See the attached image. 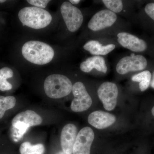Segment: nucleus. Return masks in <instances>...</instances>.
Instances as JSON below:
<instances>
[{
  "mask_svg": "<svg viewBox=\"0 0 154 154\" xmlns=\"http://www.w3.org/2000/svg\"><path fill=\"white\" fill-rule=\"evenodd\" d=\"M16 102L17 100L14 96H0V119L3 118L6 111L15 107Z\"/></svg>",
  "mask_w": 154,
  "mask_h": 154,
  "instance_id": "obj_18",
  "label": "nucleus"
},
{
  "mask_svg": "<svg viewBox=\"0 0 154 154\" xmlns=\"http://www.w3.org/2000/svg\"><path fill=\"white\" fill-rule=\"evenodd\" d=\"M152 88L154 89V77L152 80L151 84Z\"/></svg>",
  "mask_w": 154,
  "mask_h": 154,
  "instance_id": "obj_25",
  "label": "nucleus"
},
{
  "mask_svg": "<svg viewBox=\"0 0 154 154\" xmlns=\"http://www.w3.org/2000/svg\"><path fill=\"white\" fill-rule=\"evenodd\" d=\"M67 154L66 153H65L63 151H60L59 152H58L56 154Z\"/></svg>",
  "mask_w": 154,
  "mask_h": 154,
  "instance_id": "obj_26",
  "label": "nucleus"
},
{
  "mask_svg": "<svg viewBox=\"0 0 154 154\" xmlns=\"http://www.w3.org/2000/svg\"><path fill=\"white\" fill-rule=\"evenodd\" d=\"M80 68L82 71L86 73L90 72L94 69L104 73H106L107 71L105 59L100 56L88 58L81 63Z\"/></svg>",
  "mask_w": 154,
  "mask_h": 154,
  "instance_id": "obj_14",
  "label": "nucleus"
},
{
  "mask_svg": "<svg viewBox=\"0 0 154 154\" xmlns=\"http://www.w3.org/2000/svg\"><path fill=\"white\" fill-rule=\"evenodd\" d=\"M69 2L72 5H77V4L80 3V0H70Z\"/></svg>",
  "mask_w": 154,
  "mask_h": 154,
  "instance_id": "obj_24",
  "label": "nucleus"
},
{
  "mask_svg": "<svg viewBox=\"0 0 154 154\" xmlns=\"http://www.w3.org/2000/svg\"><path fill=\"white\" fill-rule=\"evenodd\" d=\"M116 120L115 116L102 110L94 111L88 116L89 124L97 129H102L109 127Z\"/></svg>",
  "mask_w": 154,
  "mask_h": 154,
  "instance_id": "obj_13",
  "label": "nucleus"
},
{
  "mask_svg": "<svg viewBox=\"0 0 154 154\" xmlns=\"http://www.w3.org/2000/svg\"><path fill=\"white\" fill-rule=\"evenodd\" d=\"M72 92L74 99L71 104V109L75 112L86 111L91 107L92 98L83 83L77 82L73 85Z\"/></svg>",
  "mask_w": 154,
  "mask_h": 154,
  "instance_id": "obj_5",
  "label": "nucleus"
},
{
  "mask_svg": "<svg viewBox=\"0 0 154 154\" xmlns=\"http://www.w3.org/2000/svg\"><path fill=\"white\" fill-rule=\"evenodd\" d=\"M71 81L68 77L61 74L50 75L44 83L45 94L53 99H60L71 93L72 89Z\"/></svg>",
  "mask_w": 154,
  "mask_h": 154,
  "instance_id": "obj_3",
  "label": "nucleus"
},
{
  "mask_svg": "<svg viewBox=\"0 0 154 154\" xmlns=\"http://www.w3.org/2000/svg\"><path fill=\"white\" fill-rule=\"evenodd\" d=\"M93 129L89 127L82 128L77 134L73 154H90L92 144L94 139Z\"/></svg>",
  "mask_w": 154,
  "mask_h": 154,
  "instance_id": "obj_10",
  "label": "nucleus"
},
{
  "mask_svg": "<svg viewBox=\"0 0 154 154\" xmlns=\"http://www.w3.org/2000/svg\"><path fill=\"white\" fill-rule=\"evenodd\" d=\"M45 149L42 144L32 145L29 142H25L21 145L19 149L21 154H43Z\"/></svg>",
  "mask_w": 154,
  "mask_h": 154,
  "instance_id": "obj_17",
  "label": "nucleus"
},
{
  "mask_svg": "<svg viewBox=\"0 0 154 154\" xmlns=\"http://www.w3.org/2000/svg\"><path fill=\"white\" fill-rule=\"evenodd\" d=\"M117 41L122 47L135 52H143L147 47L146 43L143 39L126 32L119 33Z\"/></svg>",
  "mask_w": 154,
  "mask_h": 154,
  "instance_id": "obj_11",
  "label": "nucleus"
},
{
  "mask_svg": "<svg viewBox=\"0 0 154 154\" xmlns=\"http://www.w3.org/2000/svg\"><path fill=\"white\" fill-rule=\"evenodd\" d=\"M147 65L146 59L143 56L135 55L125 57L116 65V72L120 75H125L131 72L139 71L146 69Z\"/></svg>",
  "mask_w": 154,
  "mask_h": 154,
  "instance_id": "obj_7",
  "label": "nucleus"
},
{
  "mask_svg": "<svg viewBox=\"0 0 154 154\" xmlns=\"http://www.w3.org/2000/svg\"><path fill=\"white\" fill-rule=\"evenodd\" d=\"M42 118L35 111L31 110L19 113L13 119L12 125L15 128L19 130L21 135H23L29 128L41 124Z\"/></svg>",
  "mask_w": 154,
  "mask_h": 154,
  "instance_id": "obj_6",
  "label": "nucleus"
},
{
  "mask_svg": "<svg viewBox=\"0 0 154 154\" xmlns=\"http://www.w3.org/2000/svg\"><path fill=\"white\" fill-rule=\"evenodd\" d=\"M13 88L12 85L8 82L7 80L0 78V91H8Z\"/></svg>",
  "mask_w": 154,
  "mask_h": 154,
  "instance_id": "obj_22",
  "label": "nucleus"
},
{
  "mask_svg": "<svg viewBox=\"0 0 154 154\" xmlns=\"http://www.w3.org/2000/svg\"><path fill=\"white\" fill-rule=\"evenodd\" d=\"M6 2V1H5V0H0V3H4Z\"/></svg>",
  "mask_w": 154,
  "mask_h": 154,
  "instance_id": "obj_28",
  "label": "nucleus"
},
{
  "mask_svg": "<svg viewBox=\"0 0 154 154\" xmlns=\"http://www.w3.org/2000/svg\"><path fill=\"white\" fill-rule=\"evenodd\" d=\"M97 93L105 110L111 111L115 108L118 95V88L115 83H103L98 88Z\"/></svg>",
  "mask_w": 154,
  "mask_h": 154,
  "instance_id": "obj_8",
  "label": "nucleus"
},
{
  "mask_svg": "<svg viewBox=\"0 0 154 154\" xmlns=\"http://www.w3.org/2000/svg\"><path fill=\"white\" fill-rule=\"evenodd\" d=\"M62 16L69 31H77L82 24L84 17L82 11L69 2H65L61 5Z\"/></svg>",
  "mask_w": 154,
  "mask_h": 154,
  "instance_id": "obj_4",
  "label": "nucleus"
},
{
  "mask_svg": "<svg viewBox=\"0 0 154 154\" xmlns=\"http://www.w3.org/2000/svg\"><path fill=\"white\" fill-rule=\"evenodd\" d=\"M22 53L26 60L34 64H46L52 60L54 51L49 45L42 42L31 40L23 45Z\"/></svg>",
  "mask_w": 154,
  "mask_h": 154,
  "instance_id": "obj_1",
  "label": "nucleus"
},
{
  "mask_svg": "<svg viewBox=\"0 0 154 154\" xmlns=\"http://www.w3.org/2000/svg\"><path fill=\"white\" fill-rule=\"evenodd\" d=\"M27 2L33 7L44 9L47 7L48 4L50 2L48 0H28Z\"/></svg>",
  "mask_w": 154,
  "mask_h": 154,
  "instance_id": "obj_20",
  "label": "nucleus"
},
{
  "mask_svg": "<svg viewBox=\"0 0 154 154\" xmlns=\"http://www.w3.org/2000/svg\"><path fill=\"white\" fill-rule=\"evenodd\" d=\"M78 130L75 125L68 124L63 127L61 133L60 145L64 152L72 154Z\"/></svg>",
  "mask_w": 154,
  "mask_h": 154,
  "instance_id": "obj_12",
  "label": "nucleus"
},
{
  "mask_svg": "<svg viewBox=\"0 0 154 154\" xmlns=\"http://www.w3.org/2000/svg\"><path fill=\"white\" fill-rule=\"evenodd\" d=\"M18 17L23 26L34 29L47 27L52 21V17L45 9L35 7H27L19 11Z\"/></svg>",
  "mask_w": 154,
  "mask_h": 154,
  "instance_id": "obj_2",
  "label": "nucleus"
},
{
  "mask_svg": "<svg viewBox=\"0 0 154 154\" xmlns=\"http://www.w3.org/2000/svg\"><path fill=\"white\" fill-rule=\"evenodd\" d=\"M13 76L14 72L10 68L5 67L0 69V78L7 80L12 78Z\"/></svg>",
  "mask_w": 154,
  "mask_h": 154,
  "instance_id": "obj_21",
  "label": "nucleus"
},
{
  "mask_svg": "<svg viewBox=\"0 0 154 154\" xmlns=\"http://www.w3.org/2000/svg\"><path fill=\"white\" fill-rule=\"evenodd\" d=\"M83 48L92 55H106L115 49L116 45L113 44L102 45L99 42L92 40L86 43Z\"/></svg>",
  "mask_w": 154,
  "mask_h": 154,
  "instance_id": "obj_15",
  "label": "nucleus"
},
{
  "mask_svg": "<svg viewBox=\"0 0 154 154\" xmlns=\"http://www.w3.org/2000/svg\"><path fill=\"white\" fill-rule=\"evenodd\" d=\"M145 11L149 17L154 20V3L147 4L145 8Z\"/></svg>",
  "mask_w": 154,
  "mask_h": 154,
  "instance_id": "obj_23",
  "label": "nucleus"
},
{
  "mask_svg": "<svg viewBox=\"0 0 154 154\" xmlns=\"http://www.w3.org/2000/svg\"><path fill=\"white\" fill-rule=\"evenodd\" d=\"M117 18L116 14L110 10H102L92 17L88 22V28L94 31L103 30L113 25Z\"/></svg>",
  "mask_w": 154,
  "mask_h": 154,
  "instance_id": "obj_9",
  "label": "nucleus"
},
{
  "mask_svg": "<svg viewBox=\"0 0 154 154\" xmlns=\"http://www.w3.org/2000/svg\"><path fill=\"white\" fill-rule=\"evenodd\" d=\"M151 77L150 72L146 70L133 76L131 80L133 82L139 83L140 89L143 92L148 88L150 84Z\"/></svg>",
  "mask_w": 154,
  "mask_h": 154,
  "instance_id": "obj_16",
  "label": "nucleus"
},
{
  "mask_svg": "<svg viewBox=\"0 0 154 154\" xmlns=\"http://www.w3.org/2000/svg\"><path fill=\"white\" fill-rule=\"evenodd\" d=\"M102 2L108 10L115 14L120 13L123 9V3L121 0H103Z\"/></svg>",
  "mask_w": 154,
  "mask_h": 154,
  "instance_id": "obj_19",
  "label": "nucleus"
},
{
  "mask_svg": "<svg viewBox=\"0 0 154 154\" xmlns=\"http://www.w3.org/2000/svg\"><path fill=\"white\" fill-rule=\"evenodd\" d=\"M152 113L153 116H154V106L152 107Z\"/></svg>",
  "mask_w": 154,
  "mask_h": 154,
  "instance_id": "obj_27",
  "label": "nucleus"
}]
</instances>
